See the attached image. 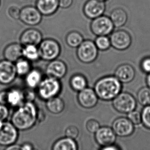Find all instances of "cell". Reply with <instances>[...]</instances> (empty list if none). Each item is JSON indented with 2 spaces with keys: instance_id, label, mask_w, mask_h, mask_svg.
<instances>
[{
  "instance_id": "cell-14",
  "label": "cell",
  "mask_w": 150,
  "mask_h": 150,
  "mask_svg": "<svg viewBox=\"0 0 150 150\" xmlns=\"http://www.w3.org/2000/svg\"><path fill=\"white\" fill-rule=\"evenodd\" d=\"M116 138L113 130L108 127H100L95 133L96 142L103 147L113 145L115 142Z\"/></svg>"
},
{
  "instance_id": "cell-2",
  "label": "cell",
  "mask_w": 150,
  "mask_h": 150,
  "mask_svg": "<svg viewBox=\"0 0 150 150\" xmlns=\"http://www.w3.org/2000/svg\"><path fill=\"white\" fill-rule=\"evenodd\" d=\"M122 83L115 76H107L96 82L94 87L98 98L105 101L112 100L122 92Z\"/></svg>"
},
{
  "instance_id": "cell-3",
  "label": "cell",
  "mask_w": 150,
  "mask_h": 150,
  "mask_svg": "<svg viewBox=\"0 0 150 150\" xmlns=\"http://www.w3.org/2000/svg\"><path fill=\"white\" fill-rule=\"evenodd\" d=\"M61 89L62 85L59 79L48 76L42 79L38 87V94L42 100H47L57 96Z\"/></svg>"
},
{
  "instance_id": "cell-38",
  "label": "cell",
  "mask_w": 150,
  "mask_h": 150,
  "mask_svg": "<svg viewBox=\"0 0 150 150\" xmlns=\"http://www.w3.org/2000/svg\"><path fill=\"white\" fill-rule=\"evenodd\" d=\"M140 67L142 71L146 73H150V57H145L142 59Z\"/></svg>"
},
{
  "instance_id": "cell-19",
  "label": "cell",
  "mask_w": 150,
  "mask_h": 150,
  "mask_svg": "<svg viewBox=\"0 0 150 150\" xmlns=\"http://www.w3.org/2000/svg\"><path fill=\"white\" fill-rule=\"evenodd\" d=\"M22 45L18 43H12L5 48L4 56L6 60L14 63L23 57Z\"/></svg>"
},
{
  "instance_id": "cell-39",
  "label": "cell",
  "mask_w": 150,
  "mask_h": 150,
  "mask_svg": "<svg viewBox=\"0 0 150 150\" xmlns=\"http://www.w3.org/2000/svg\"><path fill=\"white\" fill-rule=\"evenodd\" d=\"M59 7L68 8L70 7L73 3V0H58Z\"/></svg>"
},
{
  "instance_id": "cell-10",
  "label": "cell",
  "mask_w": 150,
  "mask_h": 150,
  "mask_svg": "<svg viewBox=\"0 0 150 150\" xmlns=\"http://www.w3.org/2000/svg\"><path fill=\"white\" fill-rule=\"evenodd\" d=\"M17 75L16 66L6 59L0 61V83L8 85L14 81Z\"/></svg>"
},
{
  "instance_id": "cell-28",
  "label": "cell",
  "mask_w": 150,
  "mask_h": 150,
  "mask_svg": "<svg viewBox=\"0 0 150 150\" xmlns=\"http://www.w3.org/2000/svg\"><path fill=\"white\" fill-rule=\"evenodd\" d=\"M66 41L69 47L77 48L83 42V38L80 33L72 31L67 35Z\"/></svg>"
},
{
  "instance_id": "cell-12",
  "label": "cell",
  "mask_w": 150,
  "mask_h": 150,
  "mask_svg": "<svg viewBox=\"0 0 150 150\" xmlns=\"http://www.w3.org/2000/svg\"><path fill=\"white\" fill-rule=\"evenodd\" d=\"M105 9V2L100 0H88L83 6V11L88 18L94 19L103 16Z\"/></svg>"
},
{
  "instance_id": "cell-36",
  "label": "cell",
  "mask_w": 150,
  "mask_h": 150,
  "mask_svg": "<svg viewBox=\"0 0 150 150\" xmlns=\"http://www.w3.org/2000/svg\"><path fill=\"white\" fill-rule=\"evenodd\" d=\"M9 114V110L6 105L0 103V123L6 121Z\"/></svg>"
},
{
  "instance_id": "cell-42",
  "label": "cell",
  "mask_w": 150,
  "mask_h": 150,
  "mask_svg": "<svg viewBox=\"0 0 150 150\" xmlns=\"http://www.w3.org/2000/svg\"><path fill=\"white\" fill-rule=\"evenodd\" d=\"M21 150H34V147L33 146L32 144L30 143H25L24 144L21 146Z\"/></svg>"
},
{
  "instance_id": "cell-1",
  "label": "cell",
  "mask_w": 150,
  "mask_h": 150,
  "mask_svg": "<svg viewBox=\"0 0 150 150\" xmlns=\"http://www.w3.org/2000/svg\"><path fill=\"white\" fill-rule=\"evenodd\" d=\"M38 112L33 102H25L13 113L11 122L18 130H29L38 122Z\"/></svg>"
},
{
  "instance_id": "cell-9",
  "label": "cell",
  "mask_w": 150,
  "mask_h": 150,
  "mask_svg": "<svg viewBox=\"0 0 150 150\" xmlns=\"http://www.w3.org/2000/svg\"><path fill=\"white\" fill-rule=\"evenodd\" d=\"M110 40L112 46L118 50L128 49L132 43V38L129 33L124 30H120L112 33Z\"/></svg>"
},
{
  "instance_id": "cell-37",
  "label": "cell",
  "mask_w": 150,
  "mask_h": 150,
  "mask_svg": "<svg viewBox=\"0 0 150 150\" xmlns=\"http://www.w3.org/2000/svg\"><path fill=\"white\" fill-rule=\"evenodd\" d=\"M25 102H33L35 98V92L31 89L25 90L23 91Z\"/></svg>"
},
{
  "instance_id": "cell-43",
  "label": "cell",
  "mask_w": 150,
  "mask_h": 150,
  "mask_svg": "<svg viewBox=\"0 0 150 150\" xmlns=\"http://www.w3.org/2000/svg\"><path fill=\"white\" fill-rule=\"evenodd\" d=\"M4 150H22L21 146L18 144H13L9 146H6Z\"/></svg>"
},
{
  "instance_id": "cell-32",
  "label": "cell",
  "mask_w": 150,
  "mask_h": 150,
  "mask_svg": "<svg viewBox=\"0 0 150 150\" xmlns=\"http://www.w3.org/2000/svg\"><path fill=\"white\" fill-rule=\"evenodd\" d=\"M141 115L142 124L146 128L150 129V105L145 106Z\"/></svg>"
},
{
  "instance_id": "cell-15",
  "label": "cell",
  "mask_w": 150,
  "mask_h": 150,
  "mask_svg": "<svg viewBox=\"0 0 150 150\" xmlns=\"http://www.w3.org/2000/svg\"><path fill=\"white\" fill-rule=\"evenodd\" d=\"M42 14L35 7L29 6L23 8L20 14V18L26 24L35 26L40 23Z\"/></svg>"
},
{
  "instance_id": "cell-29",
  "label": "cell",
  "mask_w": 150,
  "mask_h": 150,
  "mask_svg": "<svg viewBox=\"0 0 150 150\" xmlns=\"http://www.w3.org/2000/svg\"><path fill=\"white\" fill-rule=\"evenodd\" d=\"M17 75L26 76L31 70V64L30 61L26 59L21 58L16 61L15 64Z\"/></svg>"
},
{
  "instance_id": "cell-4",
  "label": "cell",
  "mask_w": 150,
  "mask_h": 150,
  "mask_svg": "<svg viewBox=\"0 0 150 150\" xmlns=\"http://www.w3.org/2000/svg\"><path fill=\"white\" fill-rule=\"evenodd\" d=\"M40 57L45 61H51L58 57L61 53L59 43L54 40L47 39L41 42L38 47Z\"/></svg>"
},
{
  "instance_id": "cell-5",
  "label": "cell",
  "mask_w": 150,
  "mask_h": 150,
  "mask_svg": "<svg viewBox=\"0 0 150 150\" xmlns=\"http://www.w3.org/2000/svg\"><path fill=\"white\" fill-rule=\"evenodd\" d=\"M112 100L114 108L121 113H129L136 109V100L128 92H120Z\"/></svg>"
},
{
  "instance_id": "cell-24",
  "label": "cell",
  "mask_w": 150,
  "mask_h": 150,
  "mask_svg": "<svg viewBox=\"0 0 150 150\" xmlns=\"http://www.w3.org/2000/svg\"><path fill=\"white\" fill-rule=\"evenodd\" d=\"M52 150H78V146L74 139L66 137L55 142Z\"/></svg>"
},
{
  "instance_id": "cell-22",
  "label": "cell",
  "mask_w": 150,
  "mask_h": 150,
  "mask_svg": "<svg viewBox=\"0 0 150 150\" xmlns=\"http://www.w3.org/2000/svg\"><path fill=\"white\" fill-rule=\"evenodd\" d=\"M110 18L114 27L120 28L126 24L128 20V14L123 9L116 8L112 11Z\"/></svg>"
},
{
  "instance_id": "cell-21",
  "label": "cell",
  "mask_w": 150,
  "mask_h": 150,
  "mask_svg": "<svg viewBox=\"0 0 150 150\" xmlns=\"http://www.w3.org/2000/svg\"><path fill=\"white\" fill-rule=\"evenodd\" d=\"M7 91V105L12 107H18L25 103L23 91L14 88Z\"/></svg>"
},
{
  "instance_id": "cell-20",
  "label": "cell",
  "mask_w": 150,
  "mask_h": 150,
  "mask_svg": "<svg viewBox=\"0 0 150 150\" xmlns=\"http://www.w3.org/2000/svg\"><path fill=\"white\" fill-rule=\"evenodd\" d=\"M37 8L44 16H51L59 7L58 0H37Z\"/></svg>"
},
{
  "instance_id": "cell-8",
  "label": "cell",
  "mask_w": 150,
  "mask_h": 150,
  "mask_svg": "<svg viewBox=\"0 0 150 150\" xmlns=\"http://www.w3.org/2000/svg\"><path fill=\"white\" fill-rule=\"evenodd\" d=\"M114 26L110 18L101 16L93 19L90 28L94 35L97 36H107L113 30Z\"/></svg>"
},
{
  "instance_id": "cell-45",
  "label": "cell",
  "mask_w": 150,
  "mask_h": 150,
  "mask_svg": "<svg viewBox=\"0 0 150 150\" xmlns=\"http://www.w3.org/2000/svg\"><path fill=\"white\" fill-rule=\"evenodd\" d=\"M100 150H120V149L116 146L114 144L109 146H103Z\"/></svg>"
},
{
  "instance_id": "cell-23",
  "label": "cell",
  "mask_w": 150,
  "mask_h": 150,
  "mask_svg": "<svg viewBox=\"0 0 150 150\" xmlns=\"http://www.w3.org/2000/svg\"><path fill=\"white\" fill-rule=\"evenodd\" d=\"M42 79L41 71L38 69H33L26 75L25 83L29 88L33 89L38 88Z\"/></svg>"
},
{
  "instance_id": "cell-6",
  "label": "cell",
  "mask_w": 150,
  "mask_h": 150,
  "mask_svg": "<svg viewBox=\"0 0 150 150\" xmlns=\"http://www.w3.org/2000/svg\"><path fill=\"white\" fill-rule=\"evenodd\" d=\"M98 50L93 41H83L77 47V57L79 61L85 64L91 63L97 59Z\"/></svg>"
},
{
  "instance_id": "cell-18",
  "label": "cell",
  "mask_w": 150,
  "mask_h": 150,
  "mask_svg": "<svg viewBox=\"0 0 150 150\" xmlns=\"http://www.w3.org/2000/svg\"><path fill=\"white\" fill-rule=\"evenodd\" d=\"M114 75L122 83H129L134 79L135 71L131 65L125 64L117 67Z\"/></svg>"
},
{
  "instance_id": "cell-47",
  "label": "cell",
  "mask_w": 150,
  "mask_h": 150,
  "mask_svg": "<svg viewBox=\"0 0 150 150\" xmlns=\"http://www.w3.org/2000/svg\"><path fill=\"white\" fill-rule=\"evenodd\" d=\"M100 1H103V2H105V1H107V0H100Z\"/></svg>"
},
{
  "instance_id": "cell-16",
  "label": "cell",
  "mask_w": 150,
  "mask_h": 150,
  "mask_svg": "<svg viewBox=\"0 0 150 150\" xmlns=\"http://www.w3.org/2000/svg\"><path fill=\"white\" fill-rule=\"evenodd\" d=\"M67 72V67L66 64L59 59L51 61L46 69V73L48 77H53L59 80L64 77Z\"/></svg>"
},
{
  "instance_id": "cell-13",
  "label": "cell",
  "mask_w": 150,
  "mask_h": 150,
  "mask_svg": "<svg viewBox=\"0 0 150 150\" xmlns=\"http://www.w3.org/2000/svg\"><path fill=\"white\" fill-rule=\"evenodd\" d=\"M77 100L82 107L91 109L97 105L98 98L94 90L91 88L87 87L79 92Z\"/></svg>"
},
{
  "instance_id": "cell-26",
  "label": "cell",
  "mask_w": 150,
  "mask_h": 150,
  "mask_svg": "<svg viewBox=\"0 0 150 150\" xmlns=\"http://www.w3.org/2000/svg\"><path fill=\"white\" fill-rule=\"evenodd\" d=\"M87 81L83 75L75 74L70 79V85L71 88L75 91L79 92L87 87Z\"/></svg>"
},
{
  "instance_id": "cell-44",
  "label": "cell",
  "mask_w": 150,
  "mask_h": 150,
  "mask_svg": "<svg viewBox=\"0 0 150 150\" xmlns=\"http://www.w3.org/2000/svg\"><path fill=\"white\" fill-rule=\"evenodd\" d=\"M45 115L44 112L41 110V111H39L38 112V121L40 122H42L44 119H45Z\"/></svg>"
},
{
  "instance_id": "cell-34",
  "label": "cell",
  "mask_w": 150,
  "mask_h": 150,
  "mask_svg": "<svg viewBox=\"0 0 150 150\" xmlns=\"http://www.w3.org/2000/svg\"><path fill=\"white\" fill-rule=\"evenodd\" d=\"M128 118L134 125H139L142 122V115L137 111L134 110L128 113Z\"/></svg>"
},
{
  "instance_id": "cell-41",
  "label": "cell",
  "mask_w": 150,
  "mask_h": 150,
  "mask_svg": "<svg viewBox=\"0 0 150 150\" xmlns=\"http://www.w3.org/2000/svg\"><path fill=\"white\" fill-rule=\"evenodd\" d=\"M10 14H12L13 13H14L12 14V16L14 18H18L20 17V13L19 12L18 8H15V7H12L10 9Z\"/></svg>"
},
{
  "instance_id": "cell-33",
  "label": "cell",
  "mask_w": 150,
  "mask_h": 150,
  "mask_svg": "<svg viewBox=\"0 0 150 150\" xmlns=\"http://www.w3.org/2000/svg\"><path fill=\"white\" fill-rule=\"evenodd\" d=\"M65 135L68 138L75 139L79 135V130L78 128L74 126L68 127L65 131Z\"/></svg>"
},
{
  "instance_id": "cell-46",
  "label": "cell",
  "mask_w": 150,
  "mask_h": 150,
  "mask_svg": "<svg viewBox=\"0 0 150 150\" xmlns=\"http://www.w3.org/2000/svg\"><path fill=\"white\" fill-rule=\"evenodd\" d=\"M146 83H147V84L148 85L149 88H150V73L149 74L148 76H147V78H146Z\"/></svg>"
},
{
  "instance_id": "cell-40",
  "label": "cell",
  "mask_w": 150,
  "mask_h": 150,
  "mask_svg": "<svg viewBox=\"0 0 150 150\" xmlns=\"http://www.w3.org/2000/svg\"><path fill=\"white\" fill-rule=\"evenodd\" d=\"M7 91L0 92V103L6 105H7Z\"/></svg>"
},
{
  "instance_id": "cell-30",
  "label": "cell",
  "mask_w": 150,
  "mask_h": 150,
  "mask_svg": "<svg viewBox=\"0 0 150 150\" xmlns=\"http://www.w3.org/2000/svg\"><path fill=\"white\" fill-rule=\"evenodd\" d=\"M137 98L139 103L144 106L150 105V88H142L138 91Z\"/></svg>"
},
{
  "instance_id": "cell-27",
  "label": "cell",
  "mask_w": 150,
  "mask_h": 150,
  "mask_svg": "<svg viewBox=\"0 0 150 150\" xmlns=\"http://www.w3.org/2000/svg\"><path fill=\"white\" fill-rule=\"evenodd\" d=\"M23 57L30 62H35L40 57L38 47L35 45L24 46L23 48Z\"/></svg>"
},
{
  "instance_id": "cell-11",
  "label": "cell",
  "mask_w": 150,
  "mask_h": 150,
  "mask_svg": "<svg viewBox=\"0 0 150 150\" xmlns=\"http://www.w3.org/2000/svg\"><path fill=\"white\" fill-rule=\"evenodd\" d=\"M116 135L120 137L130 136L134 132V124L128 118L119 117L112 124V128Z\"/></svg>"
},
{
  "instance_id": "cell-7",
  "label": "cell",
  "mask_w": 150,
  "mask_h": 150,
  "mask_svg": "<svg viewBox=\"0 0 150 150\" xmlns=\"http://www.w3.org/2000/svg\"><path fill=\"white\" fill-rule=\"evenodd\" d=\"M18 136V130L11 122L4 121L0 124V146H7L14 144Z\"/></svg>"
},
{
  "instance_id": "cell-35",
  "label": "cell",
  "mask_w": 150,
  "mask_h": 150,
  "mask_svg": "<svg viewBox=\"0 0 150 150\" xmlns=\"http://www.w3.org/2000/svg\"><path fill=\"white\" fill-rule=\"evenodd\" d=\"M100 128V124L98 120L94 119L90 120L86 123L87 130L91 133H96Z\"/></svg>"
},
{
  "instance_id": "cell-48",
  "label": "cell",
  "mask_w": 150,
  "mask_h": 150,
  "mask_svg": "<svg viewBox=\"0 0 150 150\" xmlns=\"http://www.w3.org/2000/svg\"><path fill=\"white\" fill-rule=\"evenodd\" d=\"M37 150V149H34V150Z\"/></svg>"
},
{
  "instance_id": "cell-17",
  "label": "cell",
  "mask_w": 150,
  "mask_h": 150,
  "mask_svg": "<svg viewBox=\"0 0 150 150\" xmlns=\"http://www.w3.org/2000/svg\"><path fill=\"white\" fill-rule=\"evenodd\" d=\"M42 41V34L35 29H29L25 31L20 38L21 43L24 46L32 45L37 46Z\"/></svg>"
},
{
  "instance_id": "cell-31",
  "label": "cell",
  "mask_w": 150,
  "mask_h": 150,
  "mask_svg": "<svg viewBox=\"0 0 150 150\" xmlns=\"http://www.w3.org/2000/svg\"><path fill=\"white\" fill-rule=\"evenodd\" d=\"M95 44L98 50H107L111 47V42L107 36H98L95 41Z\"/></svg>"
},
{
  "instance_id": "cell-25",
  "label": "cell",
  "mask_w": 150,
  "mask_h": 150,
  "mask_svg": "<svg viewBox=\"0 0 150 150\" xmlns=\"http://www.w3.org/2000/svg\"><path fill=\"white\" fill-rule=\"evenodd\" d=\"M46 107L51 113L59 114L65 109V103L62 98L56 96L47 100Z\"/></svg>"
}]
</instances>
